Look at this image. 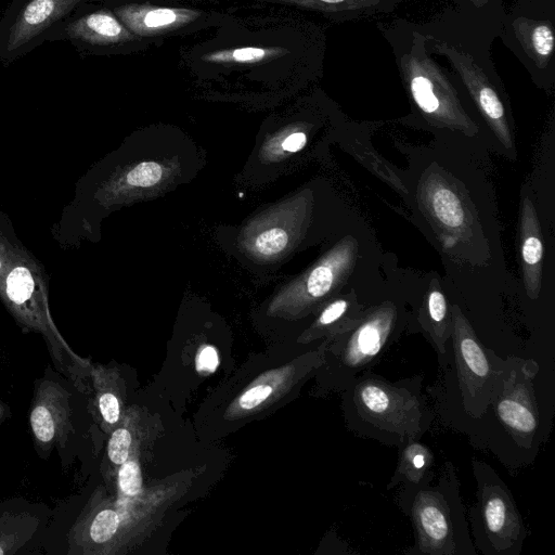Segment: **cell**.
<instances>
[{"label": "cell", "instance_id": "obj_1", "mask_svg": "<svg viewBox=\"0 0 555 555\" xmlns=\"http://www.w3.org/2000/svg\"><path fill=\"white\" fill-rule=\"evenodd\" d=\"M214 35L183 52L190 74L250 80H311L323 74L326 35L310 21L296 16L247 21L227 14Z\"/></svg>", "mask_w": 555, "mask_h": 555}, {"label": "cell", "instance_id": "obj_2", "mask_svg": "<svg viewBox=\"0 0 555 555\" xmlns=\"http://www.w3.org/2000/svg\"><path fill=\"white\" fill-rule=\"evenodd\" d=\"M539 364L517 356L504 358L491 400L466 435L470 443L493 453L508 469L529 465L543 441L534 389Z\"/></svg>", "mask_w": 555, "mask_h": 555}, {"label": "cell", "instance_id": "obj_3", "mask_svg": "<svg viewBox=\"0 0 555 555\" xmlns=\"http://www.w3.org/2000/svg\"><path fill=\"white\" fill-rule=\"evenodd\" d=\"M422 384V375L393 382L362 373L343 390L347 427L358 437L397 448L421 440L435 418Z\"/></svg>", "mask_w": 555, "mask_h": 555}, {"label": "cell", "instance_id": "obj_4", "mask_svg": "<svg viewBox=\"0 0 555 555\" xmlns=\"http://www.w3.org/2000/svg\"><path fill=\"white\" fill-rule=\"evenodd\" d=\"M503 361L504 358L479 341L455 307L448 358L439 364L436 383L427 387L435 412L444 425L466 435L485 413Z\"/></svg>", "mask_w": 555, "mask_h": 555}, {"label": "cell", "instance_id": "obj_5", "mask_svg": "<svg viewBox=\"0 0 555 555\" xmlns=\"http://www.w3.org/2000/svg\"><path fill=\"white\" fill-rule=\"evenodd\" d=\"M395 503L413 528L414 543L405 554L477 555L451 461L431 481L399 486Z\"/></svg>", "mask_w": 555, "mask_h": 555}, {"label": "cell", "instance_id": "obj_6", "mask_svg": "<svg viewBox=\"0 0 555 555\" xmlns=\"http://www.w3.org/2000/svg\"><path fill=\"white\" fill-rule=\"evenodd\" d=\"M470 464L476 481L468 512L474 546L483 555H519L527 529L511 490L488 463L473 459Z\"/></svg>", "mask_w": 555, "mask_h": 555}, {"label": "cell", "instance_id": "obj_7", "mask_svg": "<svg viewBox=\"0 0 555 555\" xmlns=\"http://www.w3.org/2000/svg\"><path fill=\"white\" fill-rule=\"evenodd\" d=\"M403 327L404 318L392 305L376 307L359 318L332 346L331 387L343 391L357 376L371 371L399 339Z\"/></svg>", "mask_w": 555, "mask_h": 555}, {"label": "cell", "instance_id": "obj_8", "mask_svg": "<svg viewBox=\"0 0 555 555\" xmlns=\"http://www.w3.org/2000/svg\"><path fill=\"white\" fill-rule=\"evenodd\" d=\"M555 0L514 1L499 38L539 88L555 83Z\"/></svg>", "mask_w": 555, "mask_h": 555}, {"label": "cell", "instance_id": "obj_9", "mask_svg": "<svg viewBox=\"0 0 555 555\" xmlns=\"http://www.w3.org/2000/svg\"><path fill=\"white\" fill-rule=\"evenodd\" d=\"M108 8L140 40L150 47L171 37L217 28L227 14L214 9L176 3L175 0H114Z\"/></svg>", "mask_w": 555, "mask_h": 555}, {"label": "cell", "instance_id": "obj_10", "mask_svg": "<svg viewBox=\"0 0 555 555\" xmlns=\"http://www.w3.org/2000/svg\"><path fill=\"white\" fill-rule=\"evenodd\" d=\"M70 395L59 383L39 380L36 384L29 424L41 456L54 447L63 448L73 431L70 423Z\"/></svg>", "mask_w": 555, "mask_h": 555}, {"label": "cell", "instance_id": "obj_11", "mask_svg": "<svg viewBox=\"0 0 555 555\" xmlns=\"http://www.w3.org/2000/svg\"><path fill=\"white\" fill-rule=\"evenodd\" d=\"M66 34L70 39L98 53L130 54L150 48L133 35L108 7L91 11L75 20L66 28Z\"/></svg>", "mask_w": 555, "mask_h": 555}, {"label": "cell", "instance_id": "obj_12", "mask_svg": "<svg viewBox=\"0 0 555 555\" xmlns=\"http://www.w3.org/2000/svg\"><path fill=\"white\" fill-rule=\"evenodd\" d=\"M94 0H31L11 25L5 52H23L26 46L46 33L76 8Z\"/></svg>", "mask_w": 555, "mask_h": 555}, {"label": "cell", "instance_id": "obj_13", "mask_svg": "<svg viewBox=\"0 0 555 555\" xmlns=\"http://www.w3.org/2000/svg\"><path fill=\"white\" fill-rule=\"evenodd\" d=\"M451 7L438 14L444 21L470 34L491 49L499 38L506 15L504 0H450Z\"/></svg>", "mask_w": 555, "mask_h": 555}, {"label": "cell", "instance_id": "obj_14", "mask_svg": "<svg viewBox=\"0 0 555 555\" xmlns=\"http://www.w3.org/2000/svg\"><path fill=\"white\" fill-rule=\"evenodd\" d=\"M319 14L332 23H344L392 13L408 0H248Z\"/></svg>", "mask_w": 555, "mask_h": 555}, {"label": "cell", "instance_id": "obj_15", "mask_svg": "<svg viewBox=\"0 0 555 555\" xmlns=\"http://www.w3.org/2000/svg\"><path fill=\"white\" fill-rule=\"evenodd\" d=\"M398 450L397 465L386 490L401 485H418L435 478L436 460L428 446L421 440H412L398 447Z\"/></svg>", "mask_w": 555, "mask_h": 555}, {"label": "cell", "instance_id": "obj_16", "mask_svg": "<svg viewBox=\"0 0 555 555\" xmlns=\"http://www.w3.org/2000/svg\"><path fill=\"white\" fill-rule=\"evenodd\" d=\"M349 260L350 249L349 247H343L336 250L326 261L315 267L307 280L308 294L313 298H319L328 293L337 272L343 271Z\"/></svg>", "mask_w": 555, "mask_h": 555}, {"label": "cell", "instance_id": "obj_17", "mask_svg": "<svg viewBox=\"0 0 555 555\" xmlns=\"http://www.w3.org/2000/svg\"><path fill=\"white\" fill-rule=\"evenodd\" d=\"M436 218L446 227L456 229L464 222V211L456 194L444 185L435 186L429 195Z\"/></svg>", "mask_w": 555, "mask_h": 555}, {"label": "cell", "instance_id": "obj_18", "mask_svg": "<svg viewBox=\"0 0 555 555\" xmlns=\"http://www.w3.org/2000/svg\"><path fill=\"white\" fill-rule=\"evenodd\" d=\"M35 528V520L27 515L3 516L0 519V555L14 553Z\"/></svg>", "mask_w": 555, "mask_h": 555}, {"label": "cell", "instance_id": "obj_19", "mask_svg": "<svg viewBox=\"0 0 555 555\" xmlns=\"http://www.w3.org/2000/svg\"><path fill=\"white\" fill-rule=\"evenodd\" d=\"M7 291L10 299L21 305L25 302L31 295L34 281L26 268H15L8 276Z\"/></svg>", "mask_w": 555, "mask_h": 555}, {"label": "cell", "instance_id": "obj_20", "mask_svg": "<svg viewBox=\"0 0 555 555\" xmlns=\"http://www.w3.org/2000/svg\"><path fill=\"white\" fill-rule=\"evenodd\" d=\"M288 236L283 229L273 228L260 233L255 241L256 250L263 256L281 253L287 245Z\"/></svg>", "mask_w": 555, "mask_h": 555}, {"label": "cell", "instance_id": "obj_21", "mask_svg": "<svg viewBox=\"0 0 555 555\" xmlns=\"http://www.w3.org/2000/svg\"><path fill=\"white\" fill-rule=\"evenodd\" d=\"M163 176V168L155 162H143L131 169L126 180L133 186H152L156 184Z\"/></svg>", "mask_w": 555, "mask_h": 555}, {"label": "cell", "instance_id": "obj_22", "mask_svg": "<svg viewBox=\"0 0 555 555\" xmlns=\"http://www.w3.org/2000/svg\"><path fill=\"white\" fill-rule=\"evenodd\" d=\"M118 485L126 495L134 496L140 492L142 477L137 462L127 460L120 465L118 470Z\"/></svg>", "mask_w": 555, "mask_h": 555}, {"label": "cell", "instance_id": "obj_23", "mask_svg": "<svg viewBox=\"0 0 555 555\" xmlns=\"http://www.w3.org/2000/svg\"><path fill=\"white\" fill-rule=\"evenodd\" d=\"M130 446L131 435L129 430L124 427L117 428L112 434L107 446L109 460L116 465H121L128 460Z\"/></svg>", "mask_w": 555, "mask_h": 555}, {"label": "cell", "instance_id": "obj_24", "mask_svg": "<svg viewBox=\"0 0 555 555\" xmlns=\"http://www.w3.org/2000/svg\"><path fill=\"white\" fill-rule=\"evenodd\" d=\"M98 409L103 421L107 425H114L120 416L118 398L112 391H100L98 396Z\"/></svg>", "mask_w": 555, "mask_h": 555}, {"label": "cell", "instance_id": "obj_25", "mask_svg": "<svg viewBox=\"0 0 555 555\" xmlns=\"http://www.w3.org/2000/svg\"><path fill=\"white\" fill-rule=\"evenodd\" d=\"M543 246L537 234L525 236L521 247V256L525 264L530 268H537L542 258Z\"/></svg>", "mask_w": 555, "mask_h": 555}, {"label": "cell", "instance_id": "obj_26", "mask_svg": "<svg viewBox=\"0 0 555 555\" xmlns=\"http://www.w3.org/2000/svg\"><path fill=\"white\" fill-rule=\"evenodd\" d=\"M349 310V302L345 299H338L330 304L320 314L318 323L321 326H333L343 320Z\"/></svg>", "mask_w": 555, "mask_h": 555}, {"label": "cell", "instance_id": "obj_27", "mask_svg": "<svg viewBox=\"0 0 555 555\" xmlns=\"http://www.w3.org/2000/svg\"><path fill=\"white\" fill-rule=\"evenodd\" d=\"M272 393V387L269 385H257L245 391L238 400V404L244 410H251L262 403Z\"/></svg>", "mask_w": 555, "mask_h": 555}, {"label": "cell", "instance_id": "obj_28", "mask_svg": "<svg viewBox=\"0 0 555 555\" xmlns=\"http://www.w3.org/2000/svg\"><path fill=\"white\" fill-rule=\"evenodd\" d=\"M219 364V358L212 346L203 347L196 358V369L198 372H215Z\"/></svg>", "mask_w": 555, "mask_h": 555}, {"label": "cell", "instance_id": "obj_29", "mask_svg": "<svg viewBox=\"0 0 555 555\" xmlns=\"http://www.w3.org/2000/svg\"><path fill=\"white\" fill-rule=\"evenodd\" d=\"M306 141L304 132H294L283 141L282 147L287 152H297L304 147Z\"/></svg>", "mask_w": 555, "mask_h": 555}, {"label": "cell", "instance_id": "obj_30", "mask_svg": "<svg viewBox=\"0 0 555 555\" xmlns=\"http://www.w3.org/2000/svg\"><path fill=\"white\" fill-rule=\"evenodd\" d=\"M514 1H520V0H514Z\"/></svg>", "mask_w": 555, "mask_h": 555}]
</instances>
